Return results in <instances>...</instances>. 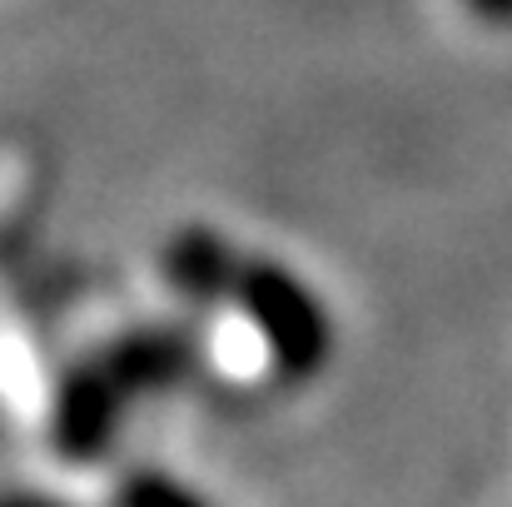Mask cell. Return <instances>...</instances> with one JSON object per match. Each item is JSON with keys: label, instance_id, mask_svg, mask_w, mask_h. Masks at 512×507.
I'll list each match as a JSON object with an SVG mask.
<instances>
[{"label": "cell", "instance_id": "1", "mask_svg": "<svg viewBox=\"0 0 512 507\" xmlns=\"http://www.w3.org/2000/svg\"><path fill=\"white\" fill-rule=\"evenodd\" d=\"M244 299H249V309L259 314V324L269 329V343L279 348V358H284L289 368H309V363L324 358L329 324H324L319 304H309L304 289H299L289 274H279V269L249 274Z\"/></svg>", "mask_w": 512, "mask_h": 507}, {"label": "cell", "instance_id": "2", "mask_svg": "<svg viewBox=\"0 0 512 507\" xmlns=\"http://www.w3.org/2000/svg\"><path fill=\"white\" fill-rule=\"evenodd\" d=\"M483 20H493V25H512V0H468Z\"/></svg>", "mask_w": 512, "mask_h": 507}]
</instances>
